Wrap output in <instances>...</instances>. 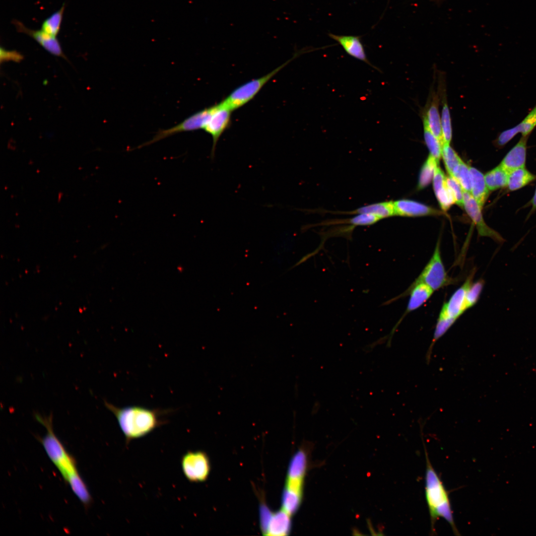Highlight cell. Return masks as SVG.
Instances as JSON below:
<instances>
[{
    "label": "cell",
    "mask_w": 536,
    "mask_h": 536,
    "mask_svg": "<svg viewBox=\"0 0 536 536\" xmlns=\"http://www.w3.org/2000/svg\"><path fill=\"white\" fill-rule=\"evenodd\" d=\"M302 493L284 488L282 494L281 509L292 516L301 503Z\"/></svg>",
    "instance_id": "29"
},
{
    "label": "cell",
    "mask_w": 536,
    "mask_h": 536,
    "mask_svg": "<svg viewBox=\"0 0 536 536\" xmlns=\"http://www.w3.org/2000/svg\"><path fill=\"white\" fill-rule=\"evenodd\" d=\"M536 178V176L525 167L519 168L509 174L507 187L511 191H516L526 186Z\"/></svg>",
    "instance_id": "26"
},
{
    "label": "cell",
    "mask_w": 536,
    "mask_h": 536,
    "mask_svg": "<svg viewBox=\"0 0 536 536\" xmlns=\"http://www.w3.org/2000/svg\"><path fill=\"white\" fill-rule=\"evenodd\" d=\"M425 498L431 520V530L435 533V524L440 518L451 526L456 535L460 534L455 525L448 491L429 460L425 450Z\"/></svg>",
    "instance_id": "2"
},
{
    "label": "cell",
    "mask_w": 536,
    "mask_h": 536,
    "mask_svg": "<svg viewBox=\"0 0 536 536\" xmlns=\"http://www.w3.org/2000/svg\"><path fill=\"white\" fill-rule=\"evenodd\" d=\"M184 475L192 482L205 481L210 473V464L207 454L201 451H189L181 461Z\"/></svg>",
    "instance_id": "6"
},
{
    "label": "cell",
    "mask_w": 536,
    "mask_h": 536,
    "mask_svg": "<svg viewBox=\"0 0 536 536\" xmlns=\"http://www.w3.org/2000/svg\"><path fill=\"white\" fill-rule=\"evenodd\" d=\"M464 205L466 211L475 224L478 234L487 236L501 242L504 241L501 236L486 225L481 213V208L471 194L463 190Z\"/></svg>",
    "instance_id": "9"
},
{
    "label": "cell",
    "mask_w": 536,
    "mask_h": 536,
    "mask_svg": "<svg viewBox=\"0 0 536 536\" xmlns=\"http://www.w3.org/2000/svg\"><path fill=\"white\" fill-rule=\"evenodd\" d=\"M65 5V3H64L58 10L43 22L41 30L51 36L56 37L60 30Z\"/></svg>",
    "instance_id": "32"
},
{
    "label": "cell",
    "mask_w": 536,
    "mask_h": 536,
    "mask_svg": "<svg viewBox=\"0 0 536 536\" xmlns=\"http://www.w3.org/2000/svg\"><path fill=\"white\" fill-rule=\"evenodd\" d=\"M439 164L432 156L429 155L421 169L418 184V189H422L430 183L433 179L435 167Z\"/></svg>",
    "instance_id": "33"
},
{
    "label": "cell",
    "mask_w": 536,
    "mask_h": 536,
    "mask_svg": "<svg viewBox=\"0 0 536 536\" xmlns=\"http://www.w3.org/2000/svg\"><path fill=\"white\" fill-rule=\"evenodd\" d=\"M446 181L448 186L453 194L455 203L460 206H463V189L461 185L456 178L450 175L447 177Z\"/></svg>",
    "instance_id": "36"
},
{
    "label": "cell",
    "mask_w": 536,
    "mask_h": 536,
    "mask_svg": "<svg viewBox=\"0 0 536 536\" xmlns=\"http://www.w3.org/2000/svg\"><path fill=\"white\" fill-rule=\"evenodd\" d=\"M0 52L1 63L7 61L19 63L23 59V55L16 51L6 50L1 47Z\"/></svg>",
    "instance_id": "37"
},
{
    "label": "cell",
    "mask_w": 536,
    "mask_h": 536,
    "mask_svg": "<svg viewBox=\"0 0 536 536\" xmlns=\"http://www.w3.org/2000/svg\"><path fill=\"white\" fill-rule=\"evenodd\" d=\"M211 111V106L206 108L189 116L175 127L159 130L151 140L140 145L138 148L147 146L178 133L203 129L210 116Z\"/></svg>",
    "instance_id": "7"
},
{
    "label": "cell",
    "mask_w": 536,
    "mask_h": 536,
    "mask_svg": "<svg viewBox=\"0 0 536 536\" xmlns=\"http://www.w3.org/2000/svg\"><path fill=\"white\" fill-rule=\"evenodd\" d=\"M232 111L221 102L212 106L210 116L203 130L212 138L211 158L214 156L216 145L220 136L230 126Z\"/></svg>",
    "instance_id": "8"
},
{
    "label": "cell",
    "mask_w": 536,
    "mask_h": 536,
    "mask_svg": "<svg viewBox=\"0 0 536 536\" xmlns=\"http://www.w3.org/2000/svg\"><path fill=\"white\" fill-rule=\"evenodd\" d=\"M439 92L442 99V108L441 115V124L443 136V144H450L452 137V128L450 110L447 103L446 90L444 85L440 84Z\"/></svg>",
    "instance_id": "24"
},
{
    "label": "cell",
    "mask_w": 536,
    "mask_h": 536,
    "mask_svg": "<svg viewBox=\"0 0 536 536\" xmlns=\"http://www.w3.org/2000/svg\"><path fill=\"white\" fill-rule=\"evenodd\" d=\"M536 127V105L518 125L501 132L494 140V144L496 147H502L519 133L522 136H529Z\"/></svg>",
    "instance_id": "13"
},
{
    "label": "cell",
    "mask_w": 536,
    "mask_h": 536,
    "mask_svg": "<svg viewBox=\"0 0 536 536\" xmlns=\"http://www.w3.org/2000/svg\"><path fill=\"white\" fill-rule=\"evenodd\" d=\"M474 274V272L472 271L463 284L452 294L449 301L444 303L443 306L450 317L458 319L466 311L465 304L466 294L473 283Z\"/></svg>",
    "instance_id": "17"
},
{
    "label": "cell",
    "mask_w": 536,
    "mask_h": 536,
    "mask_svg": "<svg viewBox=\"0 0 536 536\" xmlns=\"http://www.w3.org/2000/svg\"><path fill=\"white\" fill-rule=\"evenodd\" d=\"M528 137L522 136L501 162L499 166L508 174L516 169L525 167Z\"/></svg>",
    "instance_id": "16"
},
{
    "label": "cell",
    "mask_w": 536,
    "mask_h": 536,
    "mask_svg": "<svg viewBox=\"0 0 536 536\" xmlns=\"http://www.w3.org/2000/svg\"><path fill=\"white\" fill-rule=\"evenodd\" d=\"M484 281L482 279H480L474 283H472L469 288L466 296L465 309V311L473 306L479 298L482 290Z\"/></svg>",
    "instance_id": "35"
},
{
    "label": "cell",
    "mask_w": 536,
    "mask_h": 536,
    "mask_svg": "<svg viewBox=\"0 0 536 536\" xmlns=\"http://www.w3.org/2000/svg\"><path fill=\"white\" fill-rule=\"evenodd\" d=\"M454 177L459 182L464 191L471 194V178L469 166L463 160L461 162Z\"/></svg>",
    "instance_id": "34"
},
{
    "label": "cell",
    "mask_w": 536,
    "mask_h": 536,
    "mask_svg": "<svg viewBox=\"0 0 536 536\" xmlns=\"http://www.w3.org/2000/svg\"><path fill=\"white\" fill-rule=\"evenodd\" d=\"M439 240L438 241L434 252L420 275L406 290H409L417 284L424 283L434 291L453 283L445 270L440 252Z\"/></svg>",
    "instance_id": "5"
},
{
    "label": "cell",
    "mask_w": 536,
    "mask_h": 536,
    "mask_svg": "<svg viewBox=\"0 0 536 536\" xmlns=\"http://www.w3.org/2000/svg\"><path fill=\"white\" fill-rule=\"evenodd\" d=\"M72 492L84 505L87 506L91 502L88 489L78 471L69 475L65 480Z\"/></svg>",
    "instance_id": "25"
},
{
    "label": "cell",
    "mask_w": 536,
    "mask_h": 536,
    "mask_svg": "<svg viewBox=\"0 0 536 536\" xmlns=\"http://www.w3.org/2000/svg\"><path fill=\"white\" fill-rule=\"evenodd\" d=\"M433 292L434 290L430 287L424 283H420L414 286L409 290H406L404 292L396 297L392 298L384 303V305H387L396 301L399 298H402L409 295V299L405 312L392 330L391 333L390 338H391L395 331L401 323V322L403 318L407 314L416 310L422 306L430 298L433 294Z\"/></svg>",
    "instance_id": "10"
},
{
    "label": "cell",
    "mask_w": 536,
    "mask_h": 536,
    "mask_svg": "<svg viewBox=\"0 0 536 536\" xmlns=\"http://www.w3.org/2000/svg\"><path fill=\"white\" fill-rule=\"evenodd\" d=\"M34 417L47 430L46 435L40 439V442L48 457L65 480L69 475L78 471L75 461L54 432L52 413L46 416L36 413Z\"/></svg>",
    "instance_id": "3"
},
{
    "label": "cell",
    "mask_w": 536,
    "mask_h": 536,
    "mask_svg": "<svg viewBox=\"0 0 536 536\" xmlns=\"http://www.w3.org/2000/svg\"><path fill=\"white\" fill-rule=\"evenodd\" d=\"M424 131V138L425 144L429 151V155L439 163L441 157L443 143L432 134L426 121L422 119Z\"/></svg>",
    "instance_id": "30"
},
{
    "label": "cell",
    "mask_w": 536,
    "mask_h": 536,
    "mask_svg": "<svg viewBox=\"0 0 536 536\" xmlns=\"http://www.w3.org/2000/svg\"><path fill=\"white\" fill-rule=\"evenodd\" d=\"M380 219L375 215L371 214H358L351 218L329 220L322 223L323 225L346 224L354 227L373 225Z\"/></svg>",
    "instance_id": "27"
},
{
    "label": "cell",
    "mask_w": 536,
    "mask_h": 536,
    "mask_svg": "<svg viewBox=\"0 0 536 536\" xmlns=\"http://www.w3.org/2000/svg\"><path fill=\"white\" fill-rule=\"evenodd\" d=\"M440 99V94L433 91L422 114V118L426 121L432 134L443 143L441 116L439 112Z\"/></svg>",
    "instance_id": "15"
},
{
    "label": "cell",
    "mask_w": 536,
    "mask_h": 536,
    "mask_svg": "<svg viewBox=\"0 0 536 536\" xmlns=\"http://www.w3.org/2000/svg\"><path fill=\"white\" fill-rule=\"evenodd\" d=\"M471 178V194L482 208L489 195L484 176L477 169L469 166Z\"/></svg>",
    "instance_id": "22"
},
{
    "label": "cell",
    "mask_w": 536,
    "mask_h": 536,
    "mask_svg": "<svg viewBox=\"0 0 536 536\" xmlns=\"http://www.w3.org/2000/svg\"><path fill=\"white\" fill-rule=\"evenodd\" d=\"M307 463L308 457L306 451L303 449H300L294 454L290 460L286 474L285 486L303 490Z\"/></svg>",
    "instance_id": "11"
},
{
    "label": "cell",
    "mask_w": 536,
    "mask_h": 536,
    "mask_svg": "<svg viewBox=\"0 0 536 536\" xmlns=\"http://www.w3.org/2000/svg\"><path fill=\"white\" fill-rule=\"evenodd\" d=\"M329 36L339 44L350 56L361 61L374 69L380 71L368 60L360 37L352 35H338L329 33Z\"/></svg>",
    "instance_id": "14"
},
{
    "label": "cell",
    "mask_w": 536,
    "mask_h": 536,
    "mask_svg": "<svg viewBox=\"0 0 536 536\" xmlns=\"http://www.w3.org/2000/svg\"><path fill=\"white\" fill-rule=\"evenodd\" d=\"M104 405L116 417L127 443L143 437L165 423L163 416L172 411L137 405L120 407L106 401Z\"/></svg>",
    "instance_id": "1"
},
{
    "label": "cell",
    "mask_w": 536,
    "mask_h": 536,
    "mask_svg": "<svg viewBox=\"0 0 536 536\" xmlns=\"http://www.w3.org/2000/svg\"><path fill=\"white\" fill-rule=\"evenodd\" d=\"M332 212L353 215L358 214H371L378 217L380 220L395 215L394 202L393 201H382L371 203L349 211H334Z\"/></svg>",
    "instance_id": "21"
},
{
    "label": "cell",
    "mask_w": 536,
    "mask_h": 536,
    "mask_svg": "<svg viewBox=\"0 0 536 536\" xmlns=\"http://www.w3.org/2000/svg\"><path fill=\"white\" fill-rule=\"evenodd\" d=\"M457 320L449 316L445 308L442 306L437 320L433 339L426 353V360L428 364L430 362L432 349L435 343L447 332Z\"/></svg>",
    "instance_id": "23"
},
{
    "label": "cell",
    "mask_w": 536,
    "mask_h": 536,
    "mask_svg": "<svg viewBox=\"0 0 536 536\" xmlns=\"http://www.w3.org/2000/svg\"><path fill=\"white\" fill-rule=\"evenodd\" d=\"M446 178L439 165H436L432 179L433 186L437 199L443 210H447L455 203L453 194L447 185Z\"/></svg>",
    "instance_id": "18"
},
{
    "label": "cell",
    "mask_w": 536,
    "mask_h": 536,
    "mask_svg": "<svg viewBox=\"0 0 536 536\" xmlns=\"http://www.w3.org/2000/svg\"><path fill=\"white\" fill-rule=\"evenodd\" d=\"M393 202L395 215L419 216L441 213L434 208L413 201L402 199Z\"/></svg>",
    "instance_id": "19"
},
{
    "label": "cell",
    "mask_w": 536,
    "mask_h": 536,
    "mask_svg": "<svg viewBox=\"0 0 536 536\" xmlns=\"http://www.w3.org/2000/svg\"><path fill=\"white\" fill-rule=\"evenodd\" d=\"M12 23L17 32L30 36L50 54L57 57L66 58L61 44L56 37L51 36L41 29H29L22 22L16 19L13 20Z\"/></svg>",
    "instance_id": "12"
},
{
    "label": "cell",
    "mask_w": 536,
    "mask_h": 536,
    "mask_svg": "<svg viewBox=\"0 0 536 536\" xmlns=\"http://www.w3.org/2000/svg\"><path fill=\"white\" fill-rule=\"evenodd\" d=\"M531 203L533 206V209L534 210L536 209V189L534 197L532 200Z\"/></svg>",
    "instance_id": "38"
},
{
    "label": "cell",
    "mask_w": 536,
    "mask_h": 536,
    "mask_svg": "<svg viewBox=\"0 0 536 536\" xmlns=\"http://www.w3.org/2000/svg\"><path fill=\"white\" fill-rule=\"evenodd\" d=\"M291 516L282 509L273 512L263 534L269 536L288 535L291 528Z\"/></svg>",
    "instance_id": "20"
},
{
    "label": "cell",
    "mask_w": 536,
    "mask_h": 536,
    "mask_svg": "<svg viewBox=\"0 0 536 536\" xmlns=\"http://www.w3.org/2000/svg\"><path fill=\"white\" fill-rule=\"evenodd\" d=\"M441 156L449 175L454 177L462 160L450 144H443Z\"/></svg>",
    "instance_id": "31"
},
{
    "label": "cell",
    "mask_w": 536,
    "mask_h": 536,
    "mask_svg": "<svg viewBox=\"0 0 536 536\" xmlns=\"http://www.w3.org/2000/svg\"><path fill=\"white\" fill-rule=\"evenodd\" d=\"M509 174L499 165L486 173L484 179L489 191L507 186Z\"/></svg>",
    "instance_id": "28"
},
{
    "label": "cell",
    "mask_w": 536,
    "mask_h": 536,
    "mask_svg": "<svg viewBox=\"0 0 536 536\" xmlns=\"http://www.w3.org/2000/svg\"><path fill=\"white\" fill-rule=\"evenodd\" d=\"M298 55H294L292 59L267 74L251 79L239 86L221 103L232 111L243 106L252 100L269 80Z\"/></svg>",
    "instance_id": "4"
}]
</instances>
